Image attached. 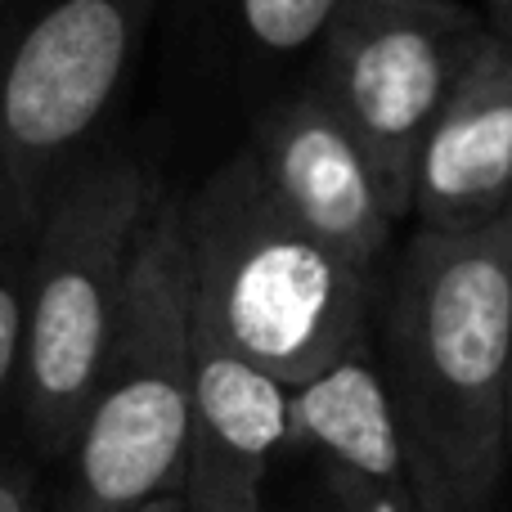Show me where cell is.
<instances>
[{
  "label": "cell",
  "mask_w": 512,
  "mask_h": 512,
  "mask_svg": "<svg viewBox=\"0 0 512 512\" xmlns=\"http://www.w3.org/2000/svg\"><path fill=\"white\" fill-rule=\"evenodd\" d=\"M382 378L423 512H495L512 481V283L504 225L414 230L378 292Z\"/></svg>",
  "instance_id": "6da1fadb"
},
{
  "label": "cell",
  "mask_w": 512,
  "mask_h": 512,
  "mask_svg": "<svg viewBox=\"0 0 512 512\" xmlns=\"http://www.w3.org/2000/svg\"><path fill=\"white\" fill-rule=\"evenodd\" d=\"M194 324L283 387L319 378L373 337L378 274L310 234L234 153L180 198Z\"/></svg>",
  "instance_id": "7a4b0ae2"
},
{
  "label": "cell",
  "mask_w": 512,
  "mask_h": 512,
  "mask_svg": "<svg viewBox=\"0 0 512 512\" xmlns=\"http://www.w3.org/2000/svg\"><path fill=\"white\" fill-rule=\"evenodd\" d=\"M158 198V176L99 140L63 171L41 207L27 256L18 405V441L41 463H59L81 427L117 333L135 243Z\"/></svg>",
  "instance_id": "3957f363"
},
{
  "label": "cell",
  "mask_w": 512,
  "mask_h": 512,
  "mask_svg": "<svg viewBox=\"0 0 512 512\" xmlns=\"http://www.w3.org/2000/svg\"><path fill=\"white\" fill-rule=\"evenodd\" d=\"M194 423V301L180 194L162 189L126 274L108 360L54 486V512H135L185 486Z\"/></svg>",
  "instance_id": "277c9868"
},
{
  "label": "cell",
  "mask_w": 512,
  "mask_h": 512,
  "mask_svg": "<svg viewBox=\"0 0 512 512\" xmlns=\"http://www.w3.org/2000/svg\"><path fill=\"white\" fill-rule=\"evenodd\" d=\"M158 0H0V230L32 234L99 144Z\"/></svg>",
  "instance_id": "5b68a950"
},
{
  "label": "cell",
  "mask_w": 512,
  "mask_h": 512,
  "mask_svg": "<svg viewBox=\"0 0 512 512\" xmlns=\"http://www.w3.org/2000/svg\"><path fill=\"white\" fill-rule=\"evenodd\" d=\"M486 32V14L463 0H342L310 50L306 86L369 149L400 221L423 135Z\"/></svg>",
  "instance_id": "8992f818"
},
{
  "label": "cell",
  "mask_w": 512,
  "mask_h": 512,
  "mask_svg": "<svg viewBox=\"0 0 512 512\" xmlns=\"http://www.w3.org/2000/svg\"><path fill=\"white\" fill-rule=\"evenodd\" d=\"M243 153L310 234L364 274H382V261L396 248L400 216L391 212L369 149L315 90L297 86L274 99L252 122Z\"/></svg>",
  "instance_id": "52a82bcc"
},
{
  "label": "cell",
  "mask_w": 512,
  "mask_h": 512,
  "mask_svg": "<svg viewBox=\"0 0 512 512\" xmlns=\"http://www.w3.org/2000/svg\"><path fill=\"white\" fill-rule=\"evenodd\" d=\"M288 454L319 472L333 512H423L414 450L373 337L292 387Z\"/></svg>",
  "instance_id": "ba28073f"
},
{
  "label": "cell",
  "mask_w": 512,
  "mask_h": 512,
  "mask_svg": "<svg viewBox=\"0 0 512 512\" xmlns=\"http://www.w3.org/2000/svg\"><path fill=\"white\" fill-rule=\"evenodd\" d=\"M512 203V50L486 32L441 104L414 162L409 221L436 234H472L504 221Z\"/></svg>",
  "instance_id": "9c48e42d"
},
{
  "label": "cell",
  "mask_w": 512,
  "mask_h": 512,
  "mask_svg": "<svg viewBox=\"0 0 512 512\" xmlns=\"http://www.w3.org/2000/svg\"><path fill=\"white\" fill-rule=\"evenodd\" d=\"M292 387L194 324V423L180 495L194 512H265V481L288 454Z\"/></svg>",
  "instance_id": "30bf717a"
},
{
  "label": "cell",
  "mask_w": 512,
  "mask_h": 512,
  "mask_svg": "<svg viewBox=\"0 0 512 512\" xmlns=\"http://www.w3.org/2000/svg\"><path fill=\"white\" fill-rule=\"evenodd\" d=\"M27 256H32V234L0 230V450L18 441L27 346Z\"/></svg>",
  "instance_id": "8fae6325"
},
{
  "label": "cell",
  "mask_w": 512,
  "mask_h": 512,
  "mask_svg": "<svg viewBox=\"0 0 512 512\" xmlns=\"http://www.w3.org/2000/svg\"><path fill=\"white\" fill-rule=\"evenodd\" d=\"M337 5L342 0H230V18L256 59L283 63L315 50Z\"/></svg>",
  "instance_id": "7c38bea8"
},
{
  "label": "cell",
  "mask_w": 512,
  "mask_h": 512,
  "mask_svg": "<svg viewBox=\"0 0 512 512\" xmlns=\"http://www.w3.org/2000/svg\"><path fill=\"white\" fill-rule=\"evenodd\" d=\"M41 468L23 441L0 450V512H54V486H45Z\"/></svg>",
  "instance_id": "4fadbf2b"
},
{
  "label": "cell",
  "mask_w": 512,
  "mask_h": 512,
  "mask_svg": "<svg viewBox=\"0 0 512 512\" xmlns=\"http://www.w3.org/2000/svg\"><path fill=\"white\" fill-rule=\"evenodd\" d=\"M486 27L512 50V0H508V5H499V9H490V14H486Z\"/></svg>",
  "instance_id": "5bb4252c"
},
{
  "label": "cell",
  "mask_w": 512,
  "mask_h": 512,
  "mask_svg": "<svg viewBox=\"0 0 512 512\" xmlns=\"http://www.w3.org/2000/svg\"><path fill=\"white\" fill-rule=\"evenodd\" d=\"M135 512H194V508H189V499L176 490V495H162V499H153V504H144Z\"/></svg>",
  "instance_id": "9a60e30c"
},
{
  "label": "cell",
  "mask_w": 512,
  "mask_h": 512,
  "mask_svg": "<svg viewBox=\"0 0 512 512\" xmlns=\"http://www.w3.org/2000/svg\"><path fill=\"white\" fill-rule=\"evenodd\" d=\"M504 261H508V283H512V203H508V212H504Z\"/></svg>",
  "instance_id": "2e32d148"
},
{
  "label": "cell",
  "mask_w": 512,
  "mask_h": 512,
  "mask_svg": "<svg viewBox=\"0 0 512 512\" xmlns=\"http://www.w3.org/2000/svg\"><path fill=\"white\" fill-rule=\"evenodd\" d=\"M481 5H486V14H490V9H499V5H508V0H481Z\"/></svg>",
  "instance_id": "e0dca14e"
}]
</instances>
